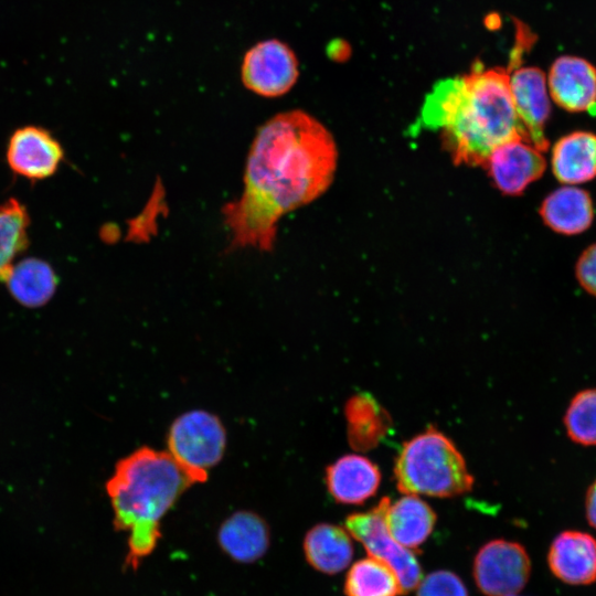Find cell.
<instances>
[{
  "label": "cell",
  "instance_id": "2",
  "mask_svg": "<svg viewBox=\"0 0 596 596\" xmlns=\"http://www.w3.org/2000/svg\"><path fill=\"white\" fill-rule=\"evenodd\" d=\"M521 62L510 56L507 67L487 70L476 63L468 74L439 81L426 96L421 124L441 131L456 164L483 167L499 145L528 142L510 91V73Z\"/></svg>",
  "mask_w": 596,
  "mask_h": 596
},
{
  "label": "cell",
  "instance_id": "15",
  "mask_svg": "<svg viewBox=\"0 0 596 596\" xmlns=\"http://www.w3.org/2000/svg\"><path fill=\"white\" fill-rule=\"evenodd\" d=\"M384 520L389 533L397 543L416 550L432 534L437 517L417 494H404L394 502L389 500Z\"/></svg>",
  "mask_w": 596,
  "mask_h": 596
},
{
  "label": "cell",
  "instance_id": "10",
  "mask_svg": "<svg viewBox=\"0 0 596 596\" xmlns=\"http://www.w3.org/2000/svg\"><path fill=\"white\" fill-rule=\"evenodd\" d=\"M510 91L528 142L539 151H545L549 140L544 127L551 114V104L544 72L535 66L513 68L510 73Z\"/></svg>",
  "mask_w": 596,
  "mask_h": 596
},
{
  "label": "cell",
  "instance_id": "13",
  "mask_svg": "<svg viewBox=\"0 0 596 596\" xmlns=\"http://www.w3.org/2000/svg\"><path fill=\"white\" fill-rule=\"evenodd\" d=\"M547 564L562 583L585 586L596 582V539L589 533L566 530L550 545Z\"/></svg>",
  "mask_w": 596,
  "mask_h": 596
},
{
  "label": "cell",
  "instance_id": "26",
  "mask_svg": "<svg viewBox=\"0 0 596 596\" xmlns=\"http://www.w3.org/2000/svg\"><path fill=\"white\" fill-rule=\"evenodd\" d=\"M575 273L581 286L596 297V243L582 253L576 263Z\"/></svg>",
  "mask_w": 596,
  "mask_h": 596
},
{
  "label": "cell",
  "instance_id": "8",
  "mask_svg": "<svg viewBox=\"0 0 596 596\" xmlns=\"http://www.w3.org/2000/svg\"><path fill=\"white\" fill-rule=\"evenodd\" d=\"M531 573V560L517 542L492 540L476 554L472 575L486 596H513L524 588Z\"/></svg>",
  "mask_w": 596,
  "mask_h": 596
},
{
  "label": "cell",
  "instance_id": "17",
  "mask_svg": "<svg viewBox=\"0 0 596 596\" xmlns=\"http://www.w3.org/2000/svg\"><path fill=\"white\" fill-rule=\"evenodd\" d=\"M552 170L564 184H579L596 177V135L574 131L560 138L552 149Z\"/></svg>",
  "mask_w": 596,
  "mask_h": 596
},
{
  "label": "cell",
  "instance_id": "5",
  "mask_svg": "<svg viewBox=\"0 0 596 596\" xmlns=\"http://www.w3.org/2000/svg\"><path fill=\"white\" fill-rule=\"evenodd\" d=\"M225 445L226 432L222 422L202 409L177 417L168 434V453L196 483L207 479V469L222 459Z\"/></svg>",
  "mask_w": 596,
  "mask_h": 596
},
{
  "label": "cell",
  "instance_id": "22",
  "mask_svg": "<svg viewBox=\"0 0 596 596\" xmlns=\"http://www.w3.org/2000/svg\"><path fill=\"white\" fill-rule=\"evenodd\" d=\"M350 443L355 448L374 446L387 430L389 417L370 396L352 397L345 407Z\"/></svg>",
  "mask_w": 596,
  "mask_h": 596
},
{
  "label": "cell",
  "instance_id": "6",
  "mask_svg": "<svg viewBox=\"0 0 596 596\" xmlns=\"http://www.w3.org/2000/svg\"><path fill=\"white\" fill-rule=\"evenodd\" d=\"M389 500L383 498L372 510L349 515L345 528L371 557L392 568L398 579L401 594H408L422 581V567L416 555L397 543L387 531L384 512Z\"/></svg>",
  "mask_w": 596,
  "mask_h": 596
},
{
  "label": "cell",
  "instance_id": "7",
  "mask_svg": "<svg viewBox=\"0 0 596 596\" xmlns=\"http://www.w3.org/2000/svg\"><path fill=\"white\" fill-rule=\"evenodd\" d=\"M299 76V62L294 50L278 39H267L249 47L241 64L243 85L262 97H279L288 93Z\"/></svg>",
  "mask_w": 596,
  "mask_h": 596
},
{
  "label": "cell",
  "instance_id": "18",
  "mask_svg": "<svg viewBox=\"0 0 596 596\" xmlns=\"http://www.w3.org/2000/svg\"><path fill=\"white\" fill-rule=\"evenodd\" d=\"M219 541L222 549L234 560L248 563L264 555L268 547V529L257 514L240 511L221 525Z\"/></svg>",
  "mask_w": 596,
  "mask_h": 596
},
{
  "label": "cell",
  "instance_id": "14",
  "mask_svg": "<svg viewBox=\"0 0 596 596\" xmlns=\"http://www.w3.org/2000/svg\"><path fill=\"white\" fill-rule=\"evenodd\" d=\"M326 482L337 502L360 504L376 493L381 472L366 457L345 455L327 468Z\"/></svg>",
  "mask_w": 596,
  "mask_h": 596
},
{
  "label": "cell",
  "instance_id": "21",
  "mask_svg": "<svg viewBox=\"0 0 596 596\" xmlns=\"http://www.w3.org/2000/svg\"><path fill=\"white\" fill-rule=\"evenodd\" d=\"M347 596H398L401 587L392 568L374 557L355 562L344 581Z\"/></svg>",
  "mask_w": 596,
  "mask_h": 596
},
{
  "label": "cell",
  "instance_id": "27",
  "mask_svg": "<svg viewBox=\"0 0 596 596\" xmlns=\"http://www.w3.org/2000/svg\"><path fill=\"white\" fill-rule=\"evenodd\" d=\"M585 514L588 524L596 530V481L586 491Z\"/></svg>",
  "mask_w": 596,
  "mask_h": 596
},
{
  "label": "cell",
  "instance_id": "25",
  "mask_svg": "<svg viewBox=\"0 0 596 596\" xmlns=\"http://www.w3.org/2000/svg\"><path fill=\"white\" fill-rule=\"evenodd\" d=\"M416 588V596H468L461 578L449 571L429 573Z\"/></svg>",
  "mask_w": 596,
  "mask_h": 596
},
{
  "label": "cell",
  "instance_id": "16",
  "mask_svg": "<svg viewBox=\"0 0 596 596\" xmlns=\"http://www.w3.org/2000/svg\"><path fill=\"white\" fill-rule=\"evenodd\" d=\"M540 215L554 232L575 235L590 226L594 219L593 201L583 189L562 187L544 199Z\"/></svg>",
  "mask_w": 596,
  "mask_h": 596
},
{
  "label": "cell",
  "instance_id": "20",
  "mask_svg": "<svg viewBox=\"0 0 596 596\" xmlns=\"http://www.w3.org/2000/svg\"><path fill=\"white\" fill-rule=\"evenodd\" d=\"M3 281L7 283L11 296L29 308L45 305L57 286V277L51 265L34 257L13 264Z\"/></svg>",
  "mask_w": 596,
  "mask_h": 596
},
{
  "label": "cell",
  "instance_id": "24",
  "mask_svg": "<svg viewBox=\"0 0 596 596\" xmlns=\"http://www.w3.org/2000/svg\"><path fill=\"white\" fill-rule=\"evenodd\" d=\"M564 426L572 441L596 446V387L574 395L564 415Z\"/></svg>",
  "mask_w": 596,
  "mask_h": 596
},
{
  "label": "cell",
  "instance_id": "11",
  "mask_svg": "<svg viewBox=\"0 0 596 596\" xmlns=\"http://www.w3.org/2000/svg\"><path fill=\"white\" fill-rule=\"evenodd\" d=\"M483 167L502 193L519 195L543 174L546 162L534 146L515 139L496 147Z\"/></svg>",
  "mask_w": 596,
  "mask_h": 596
},
{
  "label": "cell",
  "instance_id": "12",
  "mask_svg": "<svg viewBox=\"0 0 596 596\" xmlns=\"http://www.w3.org/2000/svg\"><path fill=\"white\" fill-rule=\"evenodd\" d=\"M547 83L554 103L567 111L590 110L596 105V67L583 57H557L551 65Z\"/></svg>",
  "mask_w": 596,
  "mask_h": 596
},
{
  "label": "cell",
  "instance_id": "1",
  "mask_svg": "<svg viewBox=\"0 0 596 596\" xmlns=\"http://www.w3.org/2000/svg\"><path fill=\"white\" fill-rule=\"evenodd\" d=\"M336 167L334 139L315 117L292 109L268 119L252 143L242 195L222 209L231 247L270 251L279 219L320 196Z\"/></svg>",
  "mask_w": 596,
  "mask_h": 596
},
{
  "label": "cell",
  "instance_id": "4",
  "mask_svg": "<svg viewBox=\"0 0 596 596\" xmlns=\"http://www.w3.org/2000/svg\"><path fill=\"white\" fill-rule=\"evenodd\" d=\"M394 475L397 489L404 494L450 498L470 491L473 486L460 451L433 427L403 445Z\"/></svg>",
  "mask_w": 596,
  "mask_h": 596
},
{
  "label": "cell",
  "instance_id": "9",
  "mask_svg": "<svg viewBox=\"0 0 596 596\" xmlns=\"http://www.w3.org/2000/svg\"><path fill=\"white\" fill-rule=\"evenodd\" d=\"M6 157L10 169L17 175L39 181L57 171L64 159V150L45 128L24 126L11 135Z\"/></svg>",
  "mask_w": 596,
  "mask_h": 596
},
{
  "label": "cell",
  "instance_id": "3",
  "mask_svg": "<svg viewBox=\"0 0 596 596\" xmlns=\"http://www.w3.org/2000/svg\"><path fill=\"white\" fill-rule=\"evenodd\" d=\"M194 479L168 451L141 447L115 467L106 483L118 530L127 531L128 561L136 565L160 536V521Z\"/></svg>",
  "mask_w": 596,
  "mask_h": 596
},
{
  "label": "cell",
  "instance_id": "19",
  "mask_svg": "<svg viewBox=\"0 0 596 596\" xmlns=\"http://www.w3.org/2000/svg\"><path fill=\"white\" fill-rule=\"evenodd\" d=\"M307 561L324 574L343 571L353 557V544L343 528L320 523L311 528L304 541Z\"/></svg>",
  "mask_w": 596,
  "mask_h": 596
},
{
  "label": "cell",
  "instance_id": "23",
  "mask_svg": "<svg viewBox=\"0 0 596 596\" xmlns=\"http://www.w3.org/2000/svg\"><path fill=\"white\" fill-rule=\"evenodd\" d=\"M30 224L25 206L17 199L0 205V280L3 281L15 256L28 245Z\"/></svg>",
  "mask_w": 596,
  "mask_h": 596
},
{
  "label": "cell",
  "instance_id": "28",
  "mask_svg": "<svg viewBox=\"0 0 596 596\" xmlns=\"http://www.w3.org/2000/svg\"><path fill=\"white\" fill-rule=\"evenodd\" d=\"M514 596V595H513Z\"/></svg>",
  "mask_w": 596,
  "mask_h": 596
}]
</instances>
